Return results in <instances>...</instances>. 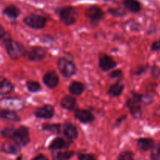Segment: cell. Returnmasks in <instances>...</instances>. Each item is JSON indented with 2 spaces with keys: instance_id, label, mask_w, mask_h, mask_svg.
<instances>
[{
  "instance_id": "obj_1",
  "label": "cell",
  "mask_w": 160,
  "mask_h": 160,
  "mask_svg": "<svg viewBox=\"0 0 160 160\" xmlns=\"http://www.w3.org/2000/svg\"><path fill=\"white\" fill-rule=\"evenodd\" d=\"M5 46H6L8 55L13 59H19L24 53L23 45L13 39H6L5 41Z\"/></svg>"
},
{
  "instance_id": "obj_2",
  "label": "cell",
  "mask_w": 160,
  "mask_h": 160,
  "mask_svg": "<svg viewBox=\"0 0 160 160\" xmlns=\"http://www.w3.org/2000/svg\"><path fill=\"white\" fill-rule=\"evenodd\" d=\"M141 95L133 93V96L129 98L126 102V106L130 109L131 115L134 118H139L142 114L141 107Z\"/></svg>"
},
{
  "instance_id": "obj_3",
  "label": "cell",
  "mask_w": 160,
  "mask_h": 160,
  "mask_svg": "<svg viewBox=\"0 0 160 160\" xmlns=\"http://www.w3.org/2000/svg\"><path fill=\"white\" fill-rule=\"evenodd\" d=\"M57 67L61 74L66 78L73 76L76 73V67L75 64L65 58H61L58 59Z\"/></svg>"
},
{
  "instance_id": "obj_4",
  "label": "cell",
  "mask_w": 160,
  "mask_h": 160,
  "mask_svg": "<svg viewBox=\"0 0 160 160\" xmlns=\"http://www.w3.org/2000/svg\"><path fill=\"white\" fill-rule=\"evenodd\" d=\"M60 17L64 24L72 25L76 21L78 13L75 8L72 7V6H67V7H64L61 9Z\"/></svg>"
},
{
  "instance_id": "obj_5",
  "label": "cell",
  "mask_w": 160,
  "mask_h": 160,
  "mask_svg": "<svg viewBox=\"0 0 160 160\" xmlns=\"http://www.w3.org/2000/svg\"><path fill=\"white\" fill-rule=\"evenodd\" d=\"M24 22L27 26L33 29H41L45 27L46 19L38 14H30L24 19Z\"/></svg>"
},
{
  "instance_id": "obj_6",
  "label": "cell",
  "mask_w": 160,
  "mask_h": 160,
  "mask_svg": "<svg viewBox=\"0 0 160 160\" xmlns=\"http://www.w3.org/2000/svg\"><path fill=\"white\" fill-rule=\"evenodd\" d=\"M13 140L19 144L20 146H25L28 145L30 142L28 128L22 126L16 129L13 137Z\"/></svg>"
},
{
  "instance_id": "obj_7",
  "label": "cell",
  "mask_w": 160,
  "mask_h": 160,
  "mask_svg": "<svg viewBox=\"0 0 160 160\" xmlns=\"http://www.w3.org/2000/svg\"><path fill=\"white\" fill-rule=\"evenodd\" d=\"M0 106L6 110H19L24 106V102L19 98H6L0 99Z\"/></svg>"
},
{
  "instance_id": "obj_8",
  "label": "cell",
  "mask_w": 160,
  "mask_h": 160,
  "mask_svg": "<svg viewBox=\"0 0 160 160\" xmlns=\"http://www.w3.org/2000/svg\"><path fill=\"white\" fill-rule=\"evenodd\" d=\"M86 16L91 20L92 23H97L103 17L104 12L99 6H93L86 9Z\"/></svg>"
},
{
  "instance_id": "obj_9",
  "label": "cell",
  "mask_w": 160,
  "mask_h": 160,
  "mask_svg": "<svg viewBox=\"0 0 160 160\" xmlns=\"http://www.w3.org/2000/svg\"><path fill=\"white\" fill-rule=\"evenodd\" d=\"M35 115L36 117L41 119H50L54 115V109L50 105H45V106L39 107L35 112Z\"/></svg>"
},
{
  "instance_id": "obj_10",
  "label": "cell",
  "mask_w": 160,
  "mask_h": 160,
  "mask_svg": "<svg viewBox=\"0 0 160 160\" xmlns=\"http://www.w3.org/2000/svg\"><path fill=\"white\" fill-rule=\"evenodd\" d=\"M45 50L41 47H33L28 52V59L31 61H41L45 57Z\"/></svg>"
},
{
  "instance_id": "obj_11",
  "label": "cell",
  "mask_w": 160,
  "mask_h": 160,
  "mask_svg": "<svg viewBox=\"0 0 160 160\" xmlns=\"http://www.w3.org/2000/svg\"><path fill=\"white\" fill-rule=\"evenodd\" d=\"M43 82L48 88H53L56 87L59 83V78L56 72L50 71L43 76Z\"/></svg>"
},
{
  "instance_id": "obj_12",
  "label": "cell",
  "mask_w": 160,
  "mask_h": 160,
  "mask_svg": "<svg viewBox=\"0 0 160 160\" xmlns=\"http://www.w3.org/2000/svg\"><path fill=\"white\" fill-rule=\"evenodd\" d=\"M115 66L116 62H115L114 59L111 57L107 56V55H104V56H100V60H99V67L101 70H104V71H108V70L114 68Z\"/></svg>"
},
{
  "instance_id": "obj_13",
  "label": "cell",
  "mask_w": 160,
  "mask_h": 160,
  "mask_svg": "<svg viewBox=\"0 0 160 160\" xmlns=\"http://www.w3.org/2000/svg\"><path fill=\"white\" fill-rule=\"evenodd\" d=\"M75 117L77 120L83 123H90L94 120V117L89 111L86 109H77L75 112Z\"/></svg>"
},
{
  "instance_id": "obj_14",
  "label": "cell",
  "mask_w": 160,
  "mask_h": 160,
  "mask_svg": "<svg viewBox=\"0 0 160 160\" xmlns=\"http://www.w3.org/2000/svg\"><path fill=\"white\" fill-rule=\"evenodd\" d=\"M2 150L8 154L16 155L20 152V145L13 140L12 142H6L2 145Z\"/></svg>"
},
{
  "instance_id": "obj_15",
  "label": "cell",
  "mask_w": 160,
  "mask_h": 160,
  "mask_svg": "<svg viewBox=\"0 0 160 160\" xmlns=\"http://www.w3.org/2000/svg\"><path fill=\"white\" fill-rule=\"evenodd\" d=\"M64 134L70 140H74L78 137V131L76 127L70 122L65 123L64 125Z\"/></svg>"
},
{
  "instance_id": "obj_16",
  "label": "cell",
  "mask_w": 160,
  "mask_h": 160,
  "mask_svg": "<svg viewBox=\"0 0 160 160\" xmlns=\"http://www.w3.org/2000/svg\"><path fill=\"white\" fill-rule=\"evenodd\" d=\"M70 145V142L64 140L61 138H56L53 142L50 143L49 148L52 150H58V149H64V148H67Z\"/></svg>"
},
{
  "instance_id": "obj_17",
  "label": "cell",
  "mask_w": 160,
  "mask_h": 160,
  "mask_svg": "<svg viewBox=\"0 0 160 160\" xmlns=\"http://www.w3.org/2000/svg\"><path fill=\"white\" fill-rule=\"evenodd\" d=\"M13 89V85L10 81L3 78H0V95H5L10 93Z\"/></svg>"
},
{
  "instance_id": "obj_18",
  "label": "cell",
  "mask_w": 160,
  "mask_h": 160,
  "mask_svg": "<svg viewBox=\"0 0 160 160\" xmlns=\"http://www.w3.org/2000/svg\"><path fill=\"white\" fill-rule=\"evenodd\" d=\"M137 146L142 151H148L155 146V142L151 138H140L137 141Z\"/></svg>"
},
{
  "instance_id": "obj_19",
  "label": "cell",
  "mask_w": 160,
  "mask_h": 160,
  "mask_svg": "<svg viewBox=\"0 0 160 160\" xmlns=\"http://www.w3.org/2000/svg\"><path fill=\"white\" fill-rule=\"evenodd\" d=\"M123 5L126 9L133 12H137L141 10V3L137 0H124Z\"/></svg>"
},
{
  "instance_id": "obj_20",
  "label": "cell",
  "mask_w": 160,
  "mask_h": 160,
  "mask_svg": "<svg viewBox=\"0 0 160 160\" xmlns=\"http://www.w3.org/2000/svg\"><path fill=\"white\" fill-rule=\"evenodd\" d=\"M61 105L64 109H67V110H72L76 105V99L74 97L67 95L62 98Z\"/></svg>"
},
{
  "instance_id": "obj_21",
  "label": "cell",
  "mask_w": 160,
  "mask_h": 160,
  "mask_svg": "<svg viewBox=\"0 0 160 160\" xmlns=\"http://www.w3.org/2000/svg\"><path fill=\"white\" fill-rule=\"evenodd\" d=\"M69 92L72 95H79L84 91L85 87L83 84L78 82V81H73L72 84L69 85Z\"/></svg>"
},
{
  "instance_id": "obj_22",
  "label": "cell",
  "mask_w": 160,
  "mask_h": 160,
  "mask_svg": "<svg viewBox=\"0 0 160 160\" xmlns=\"http://www.w3.org/2000/svg\"><path fill=\"white\" fill-rule=\"evenodd\" d=\"M0 118H4L8 120H12V121H19L18 115L13 111L6 110V109H0Z\"/></svg>"
},
{
  "instance_id": "obj_23",
  "label": "cell",
  "mask_w": 160,
  "mask_h": 160,
  "mask_svg": "<svg viewBox=\"0 0 160 160\" xmlns=\"http://www.w3.org/2000/svg\"><path fill=\"white\" fill-rule=\"evenodd\" d=\"M3 13L9 18L15 19L20 14V9L14 5H9L7 7L5 8L4 10H3Z\"/></svg>"
},
{
  "instance_id": "obj_24",
  "label": "cell",
  "mask_w": 160,
  "mask_h": 160,
  "mask_svg": "<svg viewBox=\"0 0 160 160\" xmlns=\"http://www.w3.org/2000/svg\"><path fill=\"white\" fill-rule=\"evenodd\" d=\"M124 85L121 82H116L115 84H112V85L110 87L109 90H108V94H109L111 96L116 97L119 96L122 94V91H123Z\"/></svg>"
},
{
  "instance_id": "obj_25",
  "label": "cell",
  "mask_w": 160,
  "mask_h": 160,
  "mask_svg": "<svg viewBox=\"0 0 160 160\" xmlns=\"http://www.w3.org/2000/svg\"><path fill=\"white\" fill-rule=\"evenodd\" d=\"M74 154L75 152L73 151L61 152L56 153L54 160H69L74 156Z\"/></svg>"
},
{
  "instance_id": "obj_26",
  "label": "cell",
  "mask_w": 160,
  "mask_h": 160,
  "mask_svg": "<svg viewBox=\"0 0 160 160\" xmlns=\"http://www.w3.org/2000/svg\"><path fill=\"white\" fill-rule=\"evenodd\" d=\"M61 125L57 123H45L42 126V129L44 131H48L53 133H59Z\"/></svg>"
},
{
  "instance_id": "obj_27",
  "label": "cell",
  "mask_w": 160,
  "mask_h": 160,
  "mask_svg": "<svg viewBox=\"0 0 160 160\" xmlns=\"http://www.w3.org/2000/svg\"><path fill=\"white\" fill-rule=\"evenodd\" d=\"M151 159L152 160H160V143L153 147L151 153Z\"/></svg>"
},
{
  "instance_id": "obj_28",
  "label": "cell",
  "mask_w": 160,
  "mask_h": 160,
  "mask_svg": "<svg viewBox=\"0 0 160 160\" xmlns=\"http://www.w3.org/2000/svg\"><path fill=\"white\" fill-rule=\"evenodd\" d=\"M27 88L28 90L31 92H37L38 91L40 90L41 86L36 81H28L27 82Z\"/></svg>"
},
{
  "instance_id": "obj_29",
  "label": "cell",
  "mask_w": 160,
  "mask_h": 160,
  "mask_svg": "<svg viewBox=\"0 0 160 160\" xmlns=\"http://www.w3.org/2000/svg\"><path fill=\"white\" fill-rule=\"evenodd\" d=\"M118 160H133V154L130 151H124L119 154Z\"/></svg>"
},
{
  "instance_id": "obj_30",
  "label": "cell",
  "mask_w": 160,
  "mask_h": 160,
  "mask_svg": "<svg viewBox=\"0 0 160 160\" xmlns=\"http://www.w3.org/2000/svg\"><path fill=\"white\" fill-rule=\"evenodd\" d=\"M14 132H15V129H14L13 128H4V129L1 131V134H3L4 137L9 138H13Z\"/></svg>"
},
{
  "instance_id": "obj_31",
  "label": "cell",
  "mask_w": 160,
  "mask_h": 160,
  "mask_svg": "<svg viewBox=\"0 0 160 160\" xmlns=\"http://www.w3.org/2000/svg\"><path fill=\"white\" fill-rule=\"evenodd\" d=\"M108 12L114 16H122L125 14V11L120 8H112V9H108Z\"/></svg>"
},
{
  "instance_id": "obj_32",
  "label": "cell",
  "mask_w": 160,
  "mask_h": 160,
  "mask_svg": "<svg viewBox=\"0 0 160 160\" xmlns=\"http://www.w3.org/2000/svg\"><path fill=\"white\" fill-rule=\"evenodd\" d=\"M78 160H97L94 156L91 154H78Z\"/></svg>"
},
{
  "instance_id": "obj_33",
  "label": "cell",
  "mask_w": 160,
  "mask_h": 160,
  "mask_svg": "<svg viewBox=\"0 0 160 160\" xmlns=\"http://www.w3.org/2000/svg\"><path fill=\"white\" fill-rule=\"evenodd\" d=\"M152 74L154 78H158L160 76V67L154 66L152 69Z\"/></svg>"
},
{
  "instance_id": "obj_34",
  "label": "cell",
  "mask_w": 160,
  "mask_h": 160,
  "mask_svg": "<svg viewBox=\"0 0 160 160\" xmlns=\"http://www.w3.org/2000/svg\"><path fill=\"white\" fill-rule=\"evenodd\" d=\"M152 51H158L160 50V39L158 41H155L152 45Z\"/></svg>"
},
{
  "instance_id": "obj_35",
  "label": "cell",
  "mask_w": 160,
  "mask_h": 160,
  "mask_svg": "<svg viewBox=\"0 0 160 160\" xmlns=\"http://www.w3.org/2000/svg\"><path fill=\"white\" fill-rule=\"evenodd\" d=\"M121 75H122V71H121L120 70H116L111 72V73L109 74V76L112 78H118V77L121 76Z\"/></svg>"
},
{
  "instance_id": "obj_36",
  "label": "cell",
  "mask_w": 160,
  "mask_h": 160,
  "mask_svg": "<svg viewBox=\"0 0 160 160\" xmlns=\"http://www.w3.org/2000/svg\"><path fill=\"white\" fill-rule=\"evenodd\" d=\"M32 160H49V159H47L46 156H45L44 155L39 154L38 155V156H36L35 158H33Z\"/></svg>"
},
{
  "instance_id": "obj_37",
  "label": "cell",
  "mask_w": 160,
  "mask_h": 160,
  "mask_svg": "<svg viewBox=\"0 0 160 160\" xmlns=\"http://www.w3.org/2000/svg\"><path fill=\"white\" fill-rule=\"evenodd\" d=\"M4 34H5L4 29H3V27L0 26V39H1L2 38H3Z\"/></svg>"
}]
</instances>
